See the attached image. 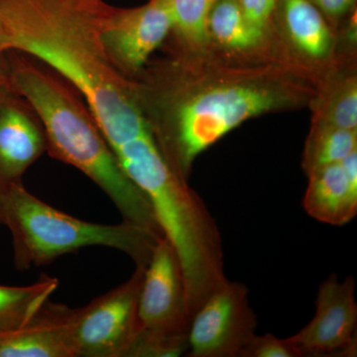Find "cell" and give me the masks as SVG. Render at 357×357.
Listing matches in <instances>:
<instances>
[{
	"label": "cell",
	"mask_w": 357,
	"mask_h": 357,
	"mask_svg": "<svg viewBox=\"0 0 357 357\" xmlns=\"http://www.w3.org/2000/svg\"><path fill=\"white\" fill-rule=\"evenodd\" d=\"M173 20L166 0L119 8L105 3L98 18V35L105 55L122 74L135 77L163 47Z\"/></svg>",
	"instance_id": "6"
},
{
	"label": "cell",
	"mask_w": 357,
	"mask_h": 357,
	"mask_svg": "<svg viewBox=\"0 0 357 357\" xmlns=\"http://www.w3.org/2000/svg\"><path fill=\"white\" fill-rule=\"evenodd\" d=\"M354 66L337 60L328 69L311 107L312 126L357 129V75Z\"/></svg>",
	"instance_id": "14"
},
{
	"label": "cell",
	"mask_w": 357,
	"mask_h": 357,
	"mask_svg": "<svg viewBox=\"0 0 357 357\" xmlns=\"http://www.w3.org/2000/svg\"><path fill=\"white\" fill-rule=\"evenodd\" d=\"M243 13L251 22L264 29L274 25L277 0H237Z\"/></svg>",
	"instance_id": "19"
},
{
	"label": "cell",
	"mask_w": 357,
	"mask_h": 357,
	"mask_svg": "<svg viewBox=\"0 0 357 357\" xmlns=\"http://www.w3.org/2000/svg\"><path fill=\"white\" fill-rule=\"evenodd\" d=\"M72 312L47 301L24 325L0 332V357H76Z\"/></svg>",
	"instance_id": "11"
},
{
	"label": "cell",
	"mask_w": 357,
	"mask_h": 357,
	"mask_svg": "<svg viewBox=\"0 0 357 357\" xmlns=\"http://www.w3.org/2000/svg\"><path fill=\"white\" fill-rule=\"evenodd\" d=\"M330 22H337L351 13L356 0H310Z\"/></svg>",
	"instance_id": "20"
},
{
	"label": "cell",
	"mask_w": 357,
	"mask_h": 357,
	"mask_svg": "<svg viewBox=\"0 0 357 357\" xmlns=\"http://www.w3.org/2000/svg\"><path fill=\"white\" fill-rule=\"evenodd\" d=\"M4 82L38 115L52 158L86 176L116 206L124 222L163 236L149 199L119 166L86 102L72 84L36 59L6 51Z\"/></svg>",
	"instance_id": "2"
},
{
	"label": "cell",
	"mask_w": 357,
	"mask_h": 357,
	"mask_svg": "<svg viewBox=\"0 0 357 357\" xmlns=\"http://www.w3.org/2000/svg\"><path fill=\"white\" fill-rule=\"evenodd\" d=\"M58 279L48 276L31 285H0V332L20 328L38 312L57 290Z\"/></svg>",
	"instance_id": "16"
},
{
	"label": "cell",
	"mask_w": 357,
	"mask_h": 357,
	"mask_svg": "<svg viewBox=\"0 0 357 357\" xmlns=\"http://www.w3.org/2000/svg\"><path fill=\"white\" fill-rule=\"evenodd\" d=\"M6 53V50H4L3 46H2L1 42H0V60H1L2 55ZM4 79L3 76H2L1 72H0V84L3 83Z\"/></svg>",
	"instance_id": "21"
},
{
	"label": "cell",
	"mask_w": 357,
	"mask_h": 357,
	"mask_svg": "<svg viewBox=\"0 0 357 357\" xmlns=\"http://www.w3.org/2000/svg\"><path fill=\"white\" fill-rule=\"evenodd\" d=\"M257 319L248 289L239 282L223 284L195 312L188 333L190 357H241L255 335Z\"/></svg>",
	"instance_id": "7"
},
{
	"label": "cell",
	"mask_w": 357,
	"mask_h": 357,
	"mask_svg": "<svg viewBox=\"0 0 357 357\" xmlns=\"http://www.w3.org/2000/svg\"><path fill=\"white\" fill-rule=\"evenodd\" d=\"M191 319L177 253L162 236L145 267L138 300L139 333L129 357L187 354Z\"/></svg>",
	"instance_id": "4"
},
{
	"label": "cell",
	"mask_w": 357,
	"mask_h": 357,
	"mask_svg": "<svg viewBox=\"0 0 357 357\" xmlns=\"http://www.w3.org/2000/svg\"><path fill=\"white\" fill-rule=\"evenodd\" d=\"M352 276L338 280L335 274L321 283L314 318L294 342L305 356H354L356 354L357 304Z\"/></svg>",
	"instance_id": "8"
},
{
	"label": "cell",
	"mask_w": 357,
	"mask_h": 357,
	"mask_svg": "<svg viewBox=\"0 0 357 357\" xmlns=\"http://www.w3.org/2000/svg\"><path fill=\"white\" fill-rule=\"evenodd\" d=\"M0 225L10 231L18 270L43 266L89 246L116 249L146 267L162 236L124 222L100 225L72 217L31 194L18 182L0 183Z\"/></svg>",
	"instance_id": "3"
},
{
	"label": "cell",
	"mask_w": 357,
	"mask_h": 357,
	"mask_svg": "<svg viewBox=\"0 0 357 357\" xmlns=\"http://www.w3.org/2000/svg\"><path fill=\"white\" fill-rule=\"evenodd\" d=\"M215 0H166L172 16L167 51H201L211 46L208 20Z\"/></svg>",
	"instance_id": "15"
},
{
	"label": "cell",
	"mask_w": 357,
	"mask_h": 357,
	"mask_svg": "<svg viewBox=\"0 0 357 357\" xmlns=\"http://www.w3.org/2000/svg\"><path fill=\"white\" fill-rule=\"evenodd\" d=\"M211 44L236 54L259 53L286 45L276 26L269 29L251 22L237 0H215L208 20Z\"/></svg>",
	"instance_id": "13"
},
{
	"label": "cell",
	"mask_w": 357,
	"mask_h": 357,
	"mask_svg": "<svg viewBox=\"0 0 357 357\" xmlns=\"http://www.w3.org/2000/svg\"><path fill=\"white\" fill-rule=\"evenodd\" d=\"M47 152L38 115L29 102L3 82L0 84V183L22 181Z\"/></svg>",
	"instance_id": "9"
},
{
	"label": "cell",
	"mask_w": 357,
	"mask_h": 357,
	"mask_svg": "<svg viewBox=\"0 0 357 357\" xmlns=\"http://www.w3.org/2000/svg\"><path fill=\"white\" fill-rule=\"evenodd\" d=\"M328 70L306 64L285 45L236 54L211 44L167 51L131 79L163 156L189 182L199 155L244 122L311 107Z\"/></svg>",
	"instance_id": "1"
},
{
	"label": "cell",
	"mask_w": 357,
	"mask_h": 357,
	"mask_svg": "<svg viewBox=\"0 0 357 357\" xmlns=\"http://www.w3.org/2000/svg\"><path fill=\"white\" fill-rule=\"evenodd\" d=\"M307 178L303 204L310 217L335 227L356 218L357 180L347 175L340 162L317 169Z\"/></svg>",
	"instance_id": "12"
},
{
	"label": "cell",
	"mask_w": 357,
	"mask_h": 357,
	"mask_svg": "<svg viewBox=\"0 0 357 357\" xmlns=\"http://www.w3.org/2000/svg\"><path fill=\"white\" fill-rule=\"evenodd\" d=\"M145 267L84 307L73 309L76 357H129L138 333V300Z\"/></svg>",
	"instance_id": "5"
},
{
	"label": "cell",
	"mask_w": 357,
	"mask_h": 357,
	"mask_svg": "<svg viewBox=\"0 0 357 357\" xmlns=\"http://www.w3.org/2000/svg\"><path fill=\"white\" fill-rule=\"evenodd\" d=\"M274 15L279 34L299 60L319 69L337 62L333 27L310 0H277Z\"/></svg>",
	"instance_id": "10"
},
{
	"label": "cell",
	"mask_w": 357,
	"mask_h": 357,
	"mask_svg": "<svg viewBox=\"0 0 357 357\" xmlns=\"http://www.w3.org/2000/svg\"><path fill=\"white\" fill-rule=\"evenodd\" d=\"M241 357H304L292 337L279 338L271 333L253 335Z\"/></svg>",
	"instance_id": "18"
},
{
	"label": "cell",
	"mask_w": 357,
	"mask_h": 357,
	"mask_svg": "<svg viewBox=\"0 0 357 357\" xmlns=\"http://www.w3.org/2000/svg\"><path fill=\"white\" fill-rule=\"evenodd\" d=\"M357 151V129L312 126L305 143L302 165L305 173L340 163Z\"/></svg>",
	"instance_id": "17"
}]
</instances>
